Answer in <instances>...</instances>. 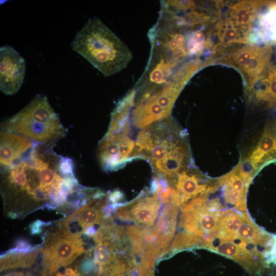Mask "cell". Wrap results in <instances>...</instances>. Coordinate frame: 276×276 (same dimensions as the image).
Masks as SVG:
<instances>
[{"instance_id": "19", "label": "cell", "mask_w": 276, "mask_h": 276, "mask_svg": "<svg viewBox=\"0 0 276 276\" xmlns=\"http://www.w3.org/2000/svg\"><path fill=\"white\" fill-rule=\"evenodd\" d=\"M251 17L252 13L250 10L245 6H241L240 8H238L234 14V19L237 24L240 26H245L248 24Z\"/></svg>"}, {"instance_id": "16", "label": "cell", "mask_w": 276, "mask_h": 276, "mask_svg": "<svg viewBox=\"0 0 276 276\" xmlns=\"http://www.w3.org/2000/svg\"><path fill=\"white\" fill-rule=\"evenodd\" d=\"M38 251L22 254L6 251L1 256V270L29 267L35 263Z\"/></svg>"}, {"instance_id": "11", "label": "cell", "mask_w": 276, "mask_h": 276, "mask_svg": "<svg viewBox=\"0 0 276 276\" xmlns=\"http://www.w3.org/2000/svg\"><path fill=\"white\" fill-rule=\"evenodd\" d=\"M250 183L238 166L216 182L221 189L224 203L229 209L238 211H246V193Z\"/></svg>"}, {"instance_id": "25", "label": "cell", "mask_w": 276, "mask_h": 276, "mask_svg": "<svg viewBox=\"0 0 276 276\" xmlns=\"http://www.w3.org/2000/svg\"><path fill=\"white\" fill-rule=\"evenodd\" d=\"M56 276H80V273L78 270L68 267L62 271L58 272Z\"/></svg>"}, {"instance_id": "7", "label": "cell", "mask_w": 276, "mask_h": 276, "mask_svg": "<svg viewBox=\"0 0 276 276\" xmlns=\"http://www.w3.org/2000/svg\"><path fill=\"white\" fill-rule=\"evenodd\" d=\"M131 134L127 129L109 125L98 147V161L104 171L117 170L135 159V142Z\"/></svg>"}, {"instance_id": "29", "label": "cell", "mask_w": 276, "mask_h": 276, "mask_svg": "<svg viewBox=\"0 0 276 276\" xmlns=\"http://www.w3.org/2000/svg\"><path fill=\"white\" fill-rule=\"evenodd\" d=\"M117 276H125V275H117Z\"/></svg>"}, {"instance_id": "6", "label": "cell", "mask_w": 276, "mask_h": 276, "mask_svg": "<svg viewBox=\"0 0 276 276\" xmlns=\"http://www.w3.org/2000/svg\"><path fill=\"white\" fill-rule=\"evenodd\" d=\"M81 236L61 226L46 234L39 251L43 255V264L50 273L70 264L84 252Z\"/></svg>"}, {"instance_id": "9", "label": "cell", "mask_w": 276, "mask_h": 276, "mask_svg": "<svg viewBox=\"0 0 276 276\" xmlns=\"http://www.w3.org/2000/svg\"><path fill=\"white\" fill-rule=\"evenodd\" d=\"M126 230L130 240L133 252L139 262L155 265L164 257L169 247L153 226H127Z\"/></svg>"}, {"instance_id": "27", "label": "cell", "mask_w": 276, "mask_h": 276, "mask_svg": "<svg viewBox=\"0 0 276 276\" xmlns=\"http://www.w3.org/2000/svg\"><path fill=\"white\" fill-rule=\"evenodd\" d=\"M4 276H25L22 271H14L6 274Z\"/></svg>"}, {"instance_id": "10", "label": "cell", "mask_w": 276, "mask_h": 276, "mask_svg": "<svg viewBox=\"0 0 276 276\" xmlns=\"http://www.w3.org/2000/svg\"><path fill=\"white\" fill-rule=\"evenodd\" d=\"M25 59L11 46L0 48V89L6 95H13L21 88L25 78Z\"/></svg>"}, {"instance_id": "2", "label": "cell", "mask_w": 276, "mask_h": 276, "mask_svg": "<svg viewBox=\"0 0 276 276\" xmlns=\"http://www.w3.org/2000/svg\"><path fill=\"white\" fill-rule=\"evenodd\" d=\"M135 142V159L148 160L158 178L173 176L192 165L187 134L170 117L142 129Z\"/></svg>"}, {"instance_id": "13", "label": "cell", "mask_w": 276, "mask_h": 276, "mask_svg": "<svg viewBox=\"0 0 276 276\" xmlns=\"http://www.w3.org/2000/svg\"><path fill=\"white\" fill-rule=\"evenodd\" d=\"M36 143L16 133L1 130V168H6L28 153Z\"/></svg>"}, {"instance_id": "1", "label": "cell", "mask_w": 276, "mask_h": 276, "mask_svg": "<svg viewBox=\"0 0 276 276\" xmlns=\"http://www.w3.org/2000/svg\"><path fill=\"white\" fill-rule=\"evenodd\" d=\"M54 145L36 143L21 158L1 168L6 201L44 203V207L51 209L57 197L71 192L74 163L57 153Z\"/></svg>"}, {"instance_id": "5", "label": "cell", "mask_w": 276, "mask_h": 276, "mask_svg": "<svg viewBox=\"0 0 276 276\" xmlns=\"http://www.w3.org/2000/svg\"><path fill=\"white\" fill-rule=\"evenodd\" d=\"M223 211L203 193L181 205L179 226L183 231L201 240V248H205L219 232Z\"/></svg>"}, {"instance_id": "23", "label": "cell", "mask_w": 276, "mask_h": 276, "mask_svg": "<svg viewBox=\"0 0 276 276\" xmlns=\"http://www.w3.org/2000/svg\"><path fill=\"white\" fill-rule=\"evenodd\" d=\"M107 193L108 199L112 204L120 203V201L123 198V194L119 190H116Z\"/></svg>"}, {"instance_id": "18", "label": "cell", "mask_w": 276, "mask_h": 276, "mask_svg": "<svg viewBox=\"0 0 276 276\" xmlns=\"http://www.w3.org/2000/svg\"><path fill=\"white\" fill-rule=\"evenodd\" d=\"M40 245L33 246L26 239L24 238L17 240L13 248L7 251L11 252H18L28 254L32 252L38 251L40 249Z\"/></svg>"}, {"instance_id": "24", "label": "cell", "mask_w": 276, "mask_h": 276, "mask_svg": "<svg viewBox=\"0 0 276 276\" xmlns=\"http://www.w3.org/2000/svg\"><path fill=\"white\" fill-rule=\"evenodd\" d=\"M237 37V32L233 27H226L223 32V39L226 41H232Z\"/></svg>"}, {"instance_id": "12", "label": "cell", "mask_w": 276, "mask_h": 276, "mask_svg": "<svg viewBox=\"0 0 276 276\" xmlns=\"http://www.w3.org/2000/svg\"><path fill=\"white\" fill-rule=\"evenodd\" d=\"M163 180L177 194L181 205L204 192L210 185L204 181L200 172L193 167Z\"/></svg>"}, {"instance_id": "20", "label": "cell", "mask_w": 276, "mask_h": 276, "mask_svg": "<svg viewBox=\"0 0 276 276\" xmlns=\"http://www.w3.org/2000/svg\"><path fill=\"white\" fill-rule=\"evenodd\" d=\"M268 86V99L274 102L276 100V71H272L269 77Z\"/></svg>"}, {"instance_id": "4", "label": "cell", "mask_w": 276, "mask_h": 276, "mask_svg": "<svg viewBox=\"0 0 276 276\" xmlns=\"http://www.w3.org/2000/svg\"><path fill=\"white\" fill-rule=\"evenodd\" d=\"M2 130L41 144H54L67 130L44 95H37L22 109L2 123Z\"/></svg>"}, {"instance_id": "17", "label": "cell", "mask_w": 276, "mask_h": 276, "mask_svg": "<svg viewBox=\"0 0 276 276\" xmlns=\"http://www.w3.org/2000/svg\"><path fill=\"white\" fill-rule=\"evenodd\" d=\"M260 55V51L251 48L245 49L237 54L235 60L239 66L246 68Z\"/></svg>"}, {"instance_id": "28", "label": "cell", "mask_w": 276, "mask_h": 276, "mask_svg": "<svg viewBox=\"0 0 276 276\" xmlns=\"http://www.w3.org/2000/svg\"><path fill=\"white\" fill-rule=\"evenodd\" d=\"M8 216L12 218H15L17 215L15 213L10 212Z\"/></svg>"}, {"instance_id": "26", "label": "cell", "mask_w": 276, "mask_h": 276, "mask_svg": "<svg viewBox=\"0 0 276 276\" xmlns=\"http://www.w3.org/2000/svg\"><path fill=\"white\" fill-rule=\"evenodd\" d=\"M96 232L97 230L95 228V227L94 226H91L84 230L83 234L87 237L94 238Z\"/></svg>"}, {"instance_id": "15", "label": "cell", "mask_w": 276, "mask_h": 276, "mask_svg": "<svg viewBox=\"0 0 276 276\" xmlns=\"http://www.w3.org/2000/svg\"><path fill=\"white\" fill-rule=\"evenodd\" d=\"M246 212L226 209L222 212L217 238H229L234 236L242 224Z\"/></svg>"}, {"instance_id": "22", "label": "cell", "mask_w": 276, "mask_h": 276, "mask_svg": "<svg viewBox=\"0 0 276 276\" xmlns=\"http://www.w3.org/2000/svg\"><path fill=\"white\" fill-rule=\"evenodd\" d=\"M52 222H44L41 220H36L32 222L29 226L31 235H39L43 232V228L50 225Z\"/></svg>"}, {"instance_id": "3", "label": "cell", "mask_w": 276, "mask_h": 276, "mask_svg": "<svg viewBox=\"0 0 276 276\" xmlns=\"http://www.w3.org/2000/svg\"><path fill=\"white\" fill-rule=\"evenodd\" d=\"M71 47L105 77L125 68L133 58L128 47L98 17L88 19Z\"/></svg>"}, {"instance_id": "21", "label": "cell", "mask_w": 276, "mask_h": 276, "mask_svg": "<svg viewBox=\"0 0 276 276\" xmlns=\"http://www.w3.org/2000/svg\"><path fill=\"white\" fill-rule=\"evenodd\" d=\"M97 266L94 260L86 258L80 263L79 270L83 274H88L93 271H96Z\"/></svg>"}, {"instance_id": "8", "label": "cell", "mask_w": 276, "mask_h": 276, "mask_svg": "<svg viewBox=\"0 0 276 276\" xmlns=\"http://www.w3.org/2000/svg\"><path fill=\"white\" fill-rule=\"evenodd\" d=\"M162 202L150 189H145L133 200L115 205L114 213L119 219L140 226H152L156 220Z\"/></svg>"}, {"instance_id": "14", "label": "cell", "mask_w": 276, "mask_h": 276, "mask_svg": "<svg viewBox=\"0 0 276 276\" xmlns=\"http://www.w3.org/2000/svg\"><path fill=\"white\" fill-rule=\"evenodd\" d=\"M179 206L173 203H165L153 225L164 242L169 246L175 234Z\"/></svg>"}]
</instances>
